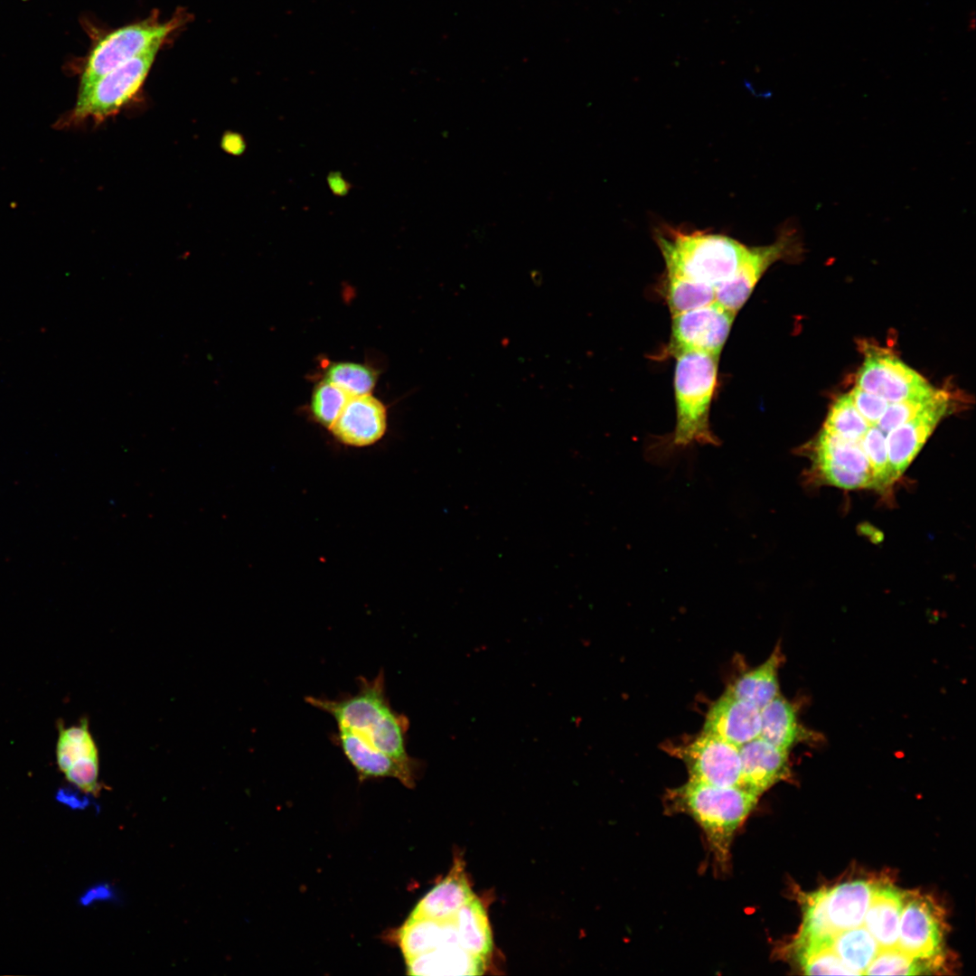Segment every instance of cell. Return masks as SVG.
<instances>
[{"instance_id":"obj_26","label":"cell","mask_w":976,"mask_h":976,"mask_svg":"<svg viewBox=\"0 0 976 976\" xmlns=\"http://www.w3.org/2000/svg\"><path fill=\"white\" fill-rule=\"evenodd\" d=\"M812 455L813 460L826 461L872 479L869 461L858 442L843 439L822 429L813 444Z\"/></svg>"},{"instance_id":"obj_21","label":"cell","mask_w":976,"mask_h":976,"mask_svg":"<svg viewBox=\"0 0 976 976\" xmlns=\"http://www.w3.org/2000/svg\"><path fill=\"white\" fill-rule=\"evenodd\" d=\"M759 737L787 752L796 744L811 738L799 723L795 706L779 694L760 709Z\"/></svg>"},{"instance_id":"obj_36","label":"cell","mask_w":976,"mask_h":976,"mask_svg":"<svg viewBox=\"0 0 976 976\" xmlns=\"http://www.w3.org/2000/svg\"><path fill=\"white\" fill-rule=\"evenodd\" d=\"M813 466L824 483L846 490L872 488V479L868 475L822 460H813Z\"/></svg>"},{"instance_id":"obj_39","label":"cell","mask_w":976,"mask_h":976,"mask_svg":"<svg viewBox=\"0 0 976 976\" xmlns=\"http://www.w3.org/2000/svg\"><path fill=\"white\" fill-rule=\"evenodd\" d=\"M849 394L860 415L871 426H876L887 409L888 401L858 387H855Z\"/></svg>"},{"instance_id":"obj_10","label":"cell","mask_w":976,"mask_h":976,"mask_svg":"<svg viewBox=\"0 0 976 976\" xmlns=\"http://www.w3.org/2000/svg\"><path fill=\"white\" fill-rule=\"evenodd\" d=\"M797 248L795 230L790 228L782 230L772 244L750 247L734 276L717 287L716 303L737 314L766 270L774 263L790 258Z\"/></svg>"},{"instance_id":"obj_42","label":"cell","mask_w":976,"mask_h":976,"mask_svg":"<svg viewBox=\"0 0 976 976\" xmlns=\"http://www.w3.org/2000/svg\"><path fill=\"white\" fill-rule=\"evenodd\" d=\"M223 148L232 154L238 155L244 151L245 142L241 136L237 134L226 135L222 140Z\"/></svg>"},{"instance_id":"obj_11","label":"cell","mask_w":976,"mask_h":976,"mask_svg":"<svg viewBox=\"0 0 976 976\" xmlns=\"http://www.w3.org/2000/svg\"><path fill=\"white\" fill-rule=\"evenodd\" d=\"M950 397L938 390L933 402L912 419L887 434L889 474L894 483L922 449L941 419L947 414Z\"/></svg>"},{"instance_id":"obj_37","label":"cell","mask_w":976,"mask_h":976,"mask_svg":"<svg viewBox=\"0 0 976 976\" xmlns=\"http://www.w3.org/2000/svg\"><path fill=\"white\" fill-rule=\"evenodd\" d=\"M938 390L927 398L892 402L877 423L885 434L915 418L934 399Z\"/></svg>"},{"instance_id":"obj_25","label":"cell","mask_w":976,"mask_h":976,"mask_svg":"<svg viewBox=\"0 0 976 976\" xmlns=\"http://www.w3.org/2000/svg\"><path fill=\"white\" fill-rule=\"evenodd\" d=\"M454 921L459 945L487 959L493 950V935L486 910L475 895L460 908Z\"/></svg>"},{"instance_id":"obj_35","label":"cell","mask_w":976,"mask_h":976,"mask_svg":"<svg viewBox=\"0 0 976 976\" xmlns=\"http://www.w3.org/2000/svg\"><path fill=\"white\" fill-rule=\"evenodd\" d=\"M807 975H856L838 957L831 946H825L797 954Z\"/></svg>"},{"instance_id":"obj_41","label":"cell","mask_w":976,"mask_h":976,"mask_svg":"<svg viewBox=\"0 0 976 976\" xmlns=\"http://www.w3.org/2000/svg\"><path fill=\"white\" fill-rule=\"evenodd\" d=\"M111 896L112 891L109 887L106 885H100L90 888L88 892H86V894L81 897V904L89 905L93 901L105 900L110 898Z\"/></svg>"},{"instance_id":"obj_3","label":"cell","mask_w":976,"mask_h":976,"mask_svg":"<svg viewBox=\"0 0 976 976\" xmlns=\"http://www.w3.org/2000/svg\"><path fill=\"white\" fill-rule=\"evenodd\" d=\"M758 799L740 786H718L689 779L667 791L665 809L691 817L703 831L717 863L725 867L734 835Z\"/></svg>"},{"instance_id":"obj_4","label":"cell","mask_w":976,"mask_h":976,"mask_svg":"<svg viewBox=\"0 0 976 976\" xmlns=\"http://www.w3.org/2000/svg\"><path fill=\"white\" fill-rule=\"evenodd\" d=\"M654 239L665 263L666 276L680 277L714 287L729 279L750 247L720 233L662 225Z\"/></svg>"},{"instance_id":"obj_5","label":"cell","mask_w":976,"mask_h":976,"mask_svg":"<svg viewBox=\"0 0 976 976\" xmlns=\"http://www.w3.org/2000/svg\"><path fill=\"white\" fill-rule=\"evenodd\" d=\"M184 22L183 14L160 21L157 14L117 28L100 38L88 56L80 80L78 99L103 75L165 39Z\"/></svg>"},{"instance_id":"obj_17","label":"cell","mask_w":976,"mask_h":976,"mask_svg":"<svg viewBox=\"0 0 976 976\" xmlns=\"http://www.w3.org/2000/svg\"><path fill=\"white\" fill-rule=\"evenodd\" d=\"M474 896L465 873L464 862L456 859L448 875L418 902L409 916L454 920L460 908Z\"/></svg>"},{"instance_id":"obj_13","label":"cell","mask_w":976,"mask_h":976,"mask_svg":"<svg viewBox=\"0 0 976 976\" xmlns=\"http://www.w3.org/2000/svg\"><path fill=\"white\" fill-rule=\"evenodd\" d=\"M943 929L938 912L923 897H914L903 906L897 945L910 956L931 960L941 952Z\"/></svg>"},{"instance_id":"obj_18","label":"cell","mask_w":976,"mask_h":976,"mask_svg":"<svg viewBox=\"0 0 976 976\" xmlns=\"http://www.w3.org/2000/svg\"><path fill=\"white\" fill-rule=\"evenodd\" d=\"M874 889L875 887L865 880L844 882L827 888V913L837 933L863 925Z\"/></svg>"},{"instance_id":"obj_9","label":"cell","mask_w":976,"mask_h":976,"mask_svg":"<svg viewBox=\"0 0 976 976\" xmlns=\"http://www.w3.org/2000/svg\"><path fill=\"white\" fill-rule=\"evenodd\" d=\"M668 752L685 764L690 780L740 786L739 747L723 738L702 731L686 744L671 746Z\"/></svg>"},{"instance_id":"obj_38","label":"cell","mask_w":976,"mask_h":976,"mask_svg":"<svg viewBox=\"0 0 976 976\" xmlns=\"http://www.w3.org/2000/svg\"><path fill=\"white\" fill-rule=\"evenodd\" d=\"M66 779L86 793L99 790V755L83 757L71 765L65 772Z\"/></svg>"},{"instance_id":"obj_15","label":"cell","mask_w":976,"mask_h":976,"mask_svg":"<svg viewBox=\"0 0 976 976\" xmlns=\"http://www.w3.org/2000/svg\"><path fill=\"white\" fill-rule=\"evenodd\" d=\"M740 787L760 797L790 774L789 752L761 737L739 746Z\"/></svg>"},{"instance_id":"obj_2","label":"cell","mask_w":976,"mask_h":976,"mask_svg":"<svg viewBox=\"0 0 976 976\" xmlns=\"http://www.w3.org/2000/svg\"><path fill=\"white\" fill-rule=\"evenodd\" d=\"M354 695L337 699L305 697V702L330 714L338 727L358 736L368 746L403 762H414L406 748L408 718L396 712L386 695L384 672L372 680L361 677Z\"/></svg>"},{"instance_id":"obj_30","label":"cell","mask_w":976,"mask_h":976,"mask_svg":"<svg viewBox=\"0 0 976 976\" xmlns=\"http://www.w3.org/2000/svg\"><path fill=\"white\" fill-rule=\"evenodd\" d=\"M324 379L353 397L371 393L377 383L378 373L363 363L337 361L326 368Z\"/></svg>"},{"instance_id":"obj_6","label":"cell","mask_w":976,"mask_h":976,"mask_svg":"<svg viewBox=\"0 0 976 976\" xmlns=\"http://www.w3.org/2000/svg\"><path fill=\"white\" fill-rule=\"evenodd\" d=\"M161 46L151 47L99 78L77 99L73 118L91 117L99 121L115 115L139 90Z\"/></svg>"},{"instance_id":"obj_31","label":"cell","mask_w":976,"mask_h":976,"mask_svg":"<svg viewBox=\"0 0 976 976\" xmlns=\"http://www.w3.org/2000/svg\"><path fill=\"white\" fill-rule=\"evenodd\" d=\"M95 755H98V749L86 721L80 726L60 728L56 759L61 772L64 773L76 761Z\"/></svg>"},{"instance_id":"obj_1","label":"cell","mask_w":976,"mask_h":976,"mask_svg":"<svg viewBox=\"0 0 976 976\" xmlns=\"http://www.w3.org/2000/svg\"><path fill=\"white\" fill-rule=\"evenodd\" d=\"M676 425L667 441L650 446L649 461L662 464L676 451L695 444L719 446L710 428L709 413L718 384V356L686 352L675 356Z\"/></svg>"},{"instance_id":"obj_27","label":"cell","mask_w":976,"mask_h":976,"mask_svg":"<svg viewBox=\"0 0 976 976\" xmlns=\"http://www.w3.org/2000/svg\"><path fill=\"white\" fill-rule=\"evenodd\" d=\"M831 947L856 975L865 973L880 949L864 925L839 932L831 942Z\"/></svg>"},{"instance_id":"obj_34","label":"cell","mask_w":976,"mask_h":976,"mask_svg":"<svg viewBox=\"0 0 976 976\" xmlns=\"http://www.w3.org/2000/svg\"><path fill=\"white\" fill-rule=\"evenodd\" d=\"M915 959L898 947L879 949L867 968L866 975H916L924 969Z\"/></svg>"},{"instance_id":"obj_29","label":"cell","mask_w":976,"mask_h":976,"mask_svg":"<svg viewBox=\"0 0 976 976\" xmlns=\"http://www.w3.org/2000/svg\"><path fill=\"white\" fill-rule=\"evenodd\" d=\"M870 427L854 406L849 394H844L831 407L823 430L843 439L859 443Z\"/></svg>"},{"instance_id":"obj_19","label":"cell","mask_w":976,"mask_h":976,"mask_svg":"<svg viewBox=\"0 0 976 976\" xmlns=\"http://www.w3.org/2000/svg\"><path fill=\"white\" fill-rule=\"evenodd\" d=\"M487 959L476 956L459 944H447L406 961L413 975H481Z\"/></svg>"},{"instance_id":"obj_24","label":"cell","mask_w":976,"mask_h":976,"mask_svg":"<svg viewBox=\"0 0 976 976\" xmlns=\"http://www.w3.org/2000/svg\"><path fill=\"white\" fill-rule=\"evenodd\" d=\"M826 896L827 888H821L804 896L802 924L793 943L796 954L831 946L838 933L828 916Z\"/></svg>"},{"instance_id":"obj_28","label":"cell","mask_w":976,"mask_h":976,"mask_svg":"<svg viewBox=\"0 0 976 976\" xmlns=\"http://www.w3.org/2000/svg\"><path fill=\"white\" fill-rule=\"evenodd\" d=\"M662 289L672 315L716 302L714 287L680 277L665 275Z\"/></svg>"},{"instance_id":"obj_7","label":"cell","mask_w":976,"mask_h":976,"mask_svg":"<svg viewBox=\"0 0 976 976\" xmlns=\"http://www.w3.org/2000/svg\"><path fill=\"white\" fill-rule=\"evenodd\" d=\"M737 314L718 303L672 315L671 333L666 354L700 352L719 356Z\"/></svg>"},{"instance_id":"obj_20","label":"cell","mask_w":976,"mask_h":976,"mask_svg":"<svg viewBox=\"0 0 976 976\" xmlns=\"http://www.w3.org/2000/svg\"><path fill=\"white\" fill-rule=\"evenodd\" d=\"M904 895L892 887H875L863 925L880 949L896 947Z\"/></svg>"},{"instance_id":"obj_40","label":"cell","mask_w":976,"mask_h":976,"mask_svg":"<svg viewBox=\"0 0 976 976\" xmlns=\"http://www.w3.org/2000/svg\"><path fill=\"white\" fill-rule=\"evenodd\" d=\"M326 181L332 193L338 197L346 196L352 189V184L340 172H330L326 177Z\"/></svg>"},{"instance_id":"obj_16","label":"cell","mask_w":976,"mask_h":976,"mask_svg":"<svg viewBox=\"0 0 976 976\" xmlns=\"http://www.w3.org/2000/svg\"><path fill=\"white\" fill-rule=\"evenodd\" d=\"M342 751L357 771L360 779L393 777L405 786L415 784L417 761L403 762L365 744L354 733L338 727L336 737Z\"/></svg>"},{"instance_id":"obj_22","label":"cell","mask_w":976,"mask_h":976,"mask_svg":"<svg viewBox=\"0 0 976 976\" xmlns=\"http://www.w3.org/2000/svg\"><path fill=\"white\" fill-rule=\"evenodd\" d=\"M406 961L447 944H459L454 920L408 917L399 931Z\"/></svg>"},{"instance_id":"obj_33","label":"cell","mask_w":976,"mask_h":976,"mask_svg":"<svg viewBox=\"0 0 976 976\" xmlns=\"http://www.w3.org/2000/svg\"><path fill=\"white\" fill-rule=\"evenodd\" d=\"M859 444L869 461L873 488L883 491L892 485L887 459V436L877 426H871Z\"/></svg>"},{"instance_id":"obj_8","label":"cell","mask_w":976,"mask_h":976,"mask_svg":"<svg viewBox=\"0 0 976 976\" xmlns=\"http://www.w3.org/2000/svg\"><path fill=\"white\" fill-rule=\"evenodd\" d=\"M865 354L856 387L891 403L924 399L935 392L925 379L895 355L871 347Z\"/></svg>"},{"instance_id":"obj_12","label":"cell","mask_w":976,"mask_h":976,"mask_svg":"<svg viewBox=\"0 0 976 976\" xmlns=\"http://www.w3.org/2000/svg\"><path fill=\"white\" fill-rule=\"evenodd\" d=\"M387 427L386 406L369 393L351 397L329 430L345 446L366 447L379 442Z\"/></svg>"},{"instance_id":"obj_32","label":"cell","mask_w":976,"mask_h":976,"mask_svg":"<svg viewBox=\"0 0 976 976\" xmlns=\"http://www.w3.org/2000/svg\"><path fill=\"white\" fill-rule=\"evenodd\" d=\"M352 396L323 379L314 388L309 409L313 419L330 428Z\"/></svg>"},{"instance_id":"obj_23","label":"cell","mask_w":976,"mask_h":976,"mask_svg":"<svg viewBox=\"0 0 976 976\" xmlns=\"http://www.w3.org/2000/svg\"><path fill=\"white\" fill-rule=\"evenodd\" d=\"M782 659V652L777 645L767 660L740 675L726 691L753 703L761 709L780 694L778 669Z\"/></svg>"},{"instance_id":"obj_14","label":"cell","mask_w":976,"mask_h":976,"mask_svg":"<svg viewBox=\"0 0 976 976\" xmlns=\"http://www.w3.org/2000/svg\"><path fill=\"white\" fill-rule=\"evenodd\" d=\"M760 727V709L725 691L709 709L702 731L739 747L758 737Z\"/></svg>"}]
</instances>
